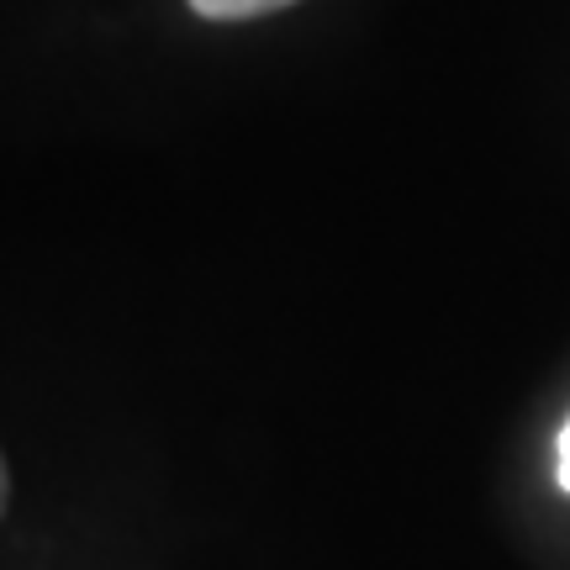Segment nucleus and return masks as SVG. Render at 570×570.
<instances>
[{"label": "nucleus", "instance_id": "f03ea898", "mask_svg": "<svg viewBox=\"0 0 570 570\" xmlns=\"http://www.w3.org/2000/svg\"><path fill=\"white\" fill-rule=\"evenodd\" d=\"M560 487L570 491V423L560 428Z\"/></svg>", "mask_w": 570, "mask_h": 570}, {"label": "nucleus", "instance_id": "7ed1b4c3", "mask_svg": "<svg viewBox=\"0 0 570 570\" xmlns=\"http://www.w3.org/2000/svg\"><path fill=\"white\" fill-rule=\"evenodd\" d=\"M6 491H11V481H6V460H0V508H6Z\"/></svg>", "mask_w": 570, "mask_h": 570}, {"label": "nucleus", "instance_id": "f257e3e1", "mask_svg": "<svg viewBox=\"0 0 570 570\" xmlns=\"http://www.w3.org/2000/svg\"><path fill=\"white\" fill-rule=\"evenodd\" d=\"M296 0H190V11L206 21H254V17H269V11H285Z\"/></svg>", "mask_w": 570, "mask_h": 570}]
</instances>
